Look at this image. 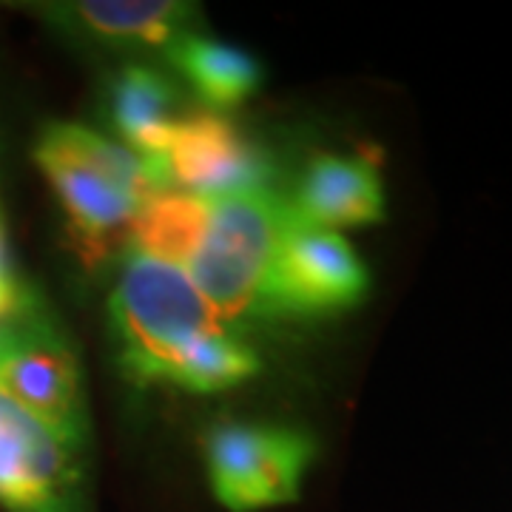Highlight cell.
<instances>
[{"label": "cell", "instance_id": "6da1fadb", "mask_svg": "<svg viewBox=\"0 0 512 512\" xmlns=\"http://www.w3.org/2000/svg\"><path fill=\"white\" fill-rule=\"evenodd\" d=\"M35 163L66 214L77 254L89 265L126 242L140 205L165 191L151 160L80 123L43 128Z\"/></svg>", "mask_w": 512, "mask_h": 512}, {"label": "cell", "instance_id": "7a4b0ae2", "mask_svg": "<svg viewBox=\"0 0 512 512\" xmlns=\"http://www.w3.org/2000/svg\"><path fill=\"white\" fill-rule=\"evenodd\" d=\"M111 336L131 382H165L191 342L225 328L185 268L126 251L109 296Z\"/></svg>", "mask_w": 512, "mask_h": 512}, {"label": "cell", "instance_id": "3957f363", "mask_svg": "<svg viewBox=\"0 0 512 512\" xmlns=\"http://www.w3.org/2000/svg\"><path fill=\"white\" fill-rule=\"evenodd\" d=\"M291 217V202L268 185L211 202V220L188 276L225 328L265 311L276 254Z\"/></svg>", "mask_w": 512, "mask_h": 512}, {"label": "cell", "instance_id": "277c9868", "mask_svg": "<svg viewBox=\"0 0 512 512\" xmlns=\"http://www.w3.org/2000/svg\"><path fill=\"white\" fill-rule=\"evenodd\" d=\"M0 393L60 433L89 441L80 359L69 336L32 293L0 322Z\"/></svg>", "mask_w": 512, "mask_h": 512}, {"label": "cell", "instance_id": "5b68a950", "mask_svg": "<svg viewBox=\"0 0 512 512\" xmlns=\"http://www.w3.org/2000/svg\"><path fill=\"white\" fill-rule=\"evenodd\" d=\"M86 444L0 393V510L89 512Z\"/></svg>", "mask_w": 512, "mask_h": 512}, {"label": "cell", "instance_id": "8992f818", "mask_svg": "<svg viewBox=\"0 0 512 512\" xmlns=\"http://www.w3.org/2000/svg\"><path fill=\"white\" fill-rule=\"evenodd\" d=\"M313 456V439L291 427L225 421L205 436L211 490L231 512L293 504Z\"/></svg>", "mask_w": 512, "mask_h": 512}, {"label": "cell", "instance_id": "52a82bcc", "mask_svg": "<svg viewBox=\"0 0 512 512\" xmlns=\"http://www.w3.org/2000/svg\"><path fill=\"white\" fill-rule=\"evenodd\" d=\"M367 285V268L348 239L293 214L276 254L265 311H345L365 299Z\"/></svg>", "mask_w": 512, "mask_h": 512}, {"label": "cell", "instance_id": "ba28073f", "mask_svg": "<svg viewBox=\"0 0 512 512\" xmlns=\"http://www.w3.org/2000/svg\"><path fill=\"white\" fill-rule=\"evenodd\" d=\"M165 188L214 202L262 188L268 165L237 128L214 111L180 117L165 154L154 163Z\"/></svg>", "mask_w": 512, "mask_h": 512}, {"label": "cell", "instance_id": "9c48e42d", "mask_svg": "<svg viewBox=\"0 0 512 512\" xmlns=\"http://www.w3.org/2000/svg\"><path fill=\"white\" fill-rule=\"evenodd\" d=\"M32 9L72 40L123 52L168 55L200 26V6L183 0H69Z\"/></svg>", "mask_w": 512, "mask_h": 512}, {"label": "cell", "instance_id": "30bf717a", "mask_svg": "<svg viewBox=\"0 0 512 512\" xmlns=\"http://www.w3.org/2000/svg\"><path fill=\"white\" fill-rule=\"evenodd\" d=\"M291 211L319 228H350L382 220L384 191L376 165L362 157L316 154L296 188Z\"/></svg>", "mask_w": 512, "mask_h": 512}, {"label": "cell", "instance_id": "8fae6325", "mask_svg": "<svg viewBox=\"0 0 512 512\" xmlns=\"http://www.w3.org/2000/svg\"><path fill=\"white\" fill-rule=\"evenodd\" d=\"M111 120L123 146L157 163L177 126V92L163 74L131 63L111 80Z\"/></svg>", "mask_w": 512, "mask_h": 512}, {"label": "cell", "instance_id": "7c38bea8", "mask_svg": "<svg viewBox=\"0 0 512 512\" xmlns=\"http://www.w3.org/2000/svg\"><path fill=\"white\" fill-rule=\"evenodd\" d=\"M208 220L211 202L177 188H165L140 205L128 228L126 251L188 271L191 259L200 251Z\"/></svg>", "mask_w": 512, "mask_h": 512}, {"label": "cell", "instance_id": "4fadbf2b", "mask_svg": "<svg viewBox=\"0 0 512 512\" xmlns=\"http://www.w3.org/2000/svg\"><path fill=\"white\" fill-rule=\"evenodd\" d=\"M165 57L214 109H234L262 86V66L254 55L200 32L183 37Z\"/></svg>", "mask_w": 512, "mask_h": 512}, {"label": "cell", "instance_id": "5bb4252c", "mask_svg": "<svg viewBox=\"0 0 512 512\" xmlns=\"http://www.w3.org/2000/svg\"><path fill=\"white\" fill-rule=\"evenodd\" d=\"M259 373L256 350L228 328L205 333L177 356L163 384L183 387L188 393H220L254 379Z\"/></svg>", "mask_w": 512, "mask_h": 512}, {"label": "cell", "instance_id": "9a60e30c", "mask_svg": "<svg viewBox=\"0 0 512 512\" xmlns=\"http://www.w3.org/2000/svg\"><path fill=\"white\" fill-rule=\"evenodd\" d=\"M26 288H20L18 279L12 276V265H9V254H6V234L0 228V322L9 319L18 311V305L26 296Z\"/></svg>", "mask_w": 512, "mask_h": 512}]
</instances>
